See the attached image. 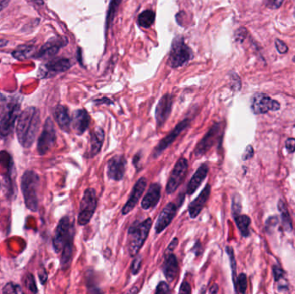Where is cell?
I'll return each mask as SVG.
<instances>
[{"label": "cell", "mask_w": 295, "mask_h": 294, "mask_svg": "<svg viewBox=\"0 0 295 294\" xmlns=\"http://www.w3.org/2000/svg\"><path fill=\"white\" fill-rule=\"evenodd\" d=\"M104 140H105V132L103 129L97 128L93 132H91V142H90L91 145L89 149L88 157H94L101 152Z\"/></svg>", "instance_id": "cell-23"}, {"label": "cell", "mask_w": 295, "mask_h": 294, "mask_svg": "<svg viewBox=\"0 0 295 294\" xmlns=\"http://www.w3.org/2000/svg\"><path fill=\"white\" fill-rule=\"evenodd\" d=\"M161 186L158 183H153L150 185L148 192L143 197L141 206L144 210L151 209L155 207L161 199Z\"/></svg>", "instance_id": "cell-19"}, {"label": "cell", "mask_w": 295, "mask_h": 294, "mask_svg": "<svg viewBox=\"0 0 295 294\" xmlns=\"http://www.w3.org/2000/svg\"><path fill=\"white\" fill-rule=\"evenodd\" d=\"M188 170V161L186 158L181 157L177 161L170 174V178L167 181L166 191L167 194H172L177 191L186 178Z\"/></svg>", "instance_id": "cell-9"}, {"label": "cell", "mask_w": 295, "mask_h": 294, "mask_svg": "<svg viewBox=\"0 0 295 294\" xmlns=\"http://www.w3.org/2000/svg\"><path fill=\"white\" fill-rule=\"evenodd\" d=\"M4 293H22V289L19 285L9 283L3 289Z\"/></svg>", "instance_id": "cell-35"}, {"label": "cell", "mask_w": 295, "mask_h": 294, "mask_svg": "<svg viewBox=\"0 0 295 294\" xmlns=\"http://www.w3.org/2000/svg\"><path fill=\"white\" fill-rule=\"evenodd\" d=\"M241 207L240 201L238 198H233V201H232V212H233V215H238L240 213Z\"/></svg>", "instance_id": "cell-41"}, {"label": "cell", "mask_w": 295, "mask_h": 294, "mask_svg": "<svg viewBox=\"0 0 295 294\" xmlns=\"http://www.w3.org/2000/svg\"><path fill=\"white\" fill-rule=\"evenodd\" d=\"M280 104L264 93H256L251 101V110L255 114H263L269 111L280 110Z\"/></svg>", "instance_id": "cell-11"}, {"label": "cell", "mask_w": 295, "mask_h": 294, "mask_svg": "<svg viewBox=\"0 0 295 294\" xmlns=\"http://www.w3.org/2000/svg\"><path fill=\"white\" fill-rule=\"evenodd\" d=\"M208 171H209V167H208L207 164H203V165H201V167H199L198 170L196 171V173L192 176L191 180L189 181L187 189H186V193L188 194V195H192V194L194 193L196 190L201 186V183L206 179Z\"/></svg>", "instance_id": "cell-22"}, {"label": "cell", "mask_w": 295, "mask_h": 294, "mask_svg": "<svg viewBox=\"0 0 295 294\" xmlns=\"http://www.w3.org/2000/svg\"><path fill=\"white\" fill-rule=\"evenodd\" d=\"M162 271L167 281L173 282L174 280L179 272V263L176 256L173 253L166 254Z\"/></svg>", "instance_id": "cell-21"}, {"label": "cell", "mask_w": 295, "mask_h": 294, "mask_svg": "<svg viewBox=\"0 0 295 294\" xmlns=\"http://www.w3.org/2000/svg\"><path fill=\"white\" fill-rule=\"evenodd\" d=\"M173 106V97L170 94H166L159 101L155 108V120L159 127L164 125L170 115Z\"/></svg>", "instance_id": "cell-15"}, {"label": "cell", "mask_w": 295, "mask_h": 294, "mask_svg": "<svg viewBox=\"0 0 295 294\" xmlns=\"http://www.w3.org/2000/svg\"><path fill=\"white\" fill-rule=\"evenodd\" d=\"M274 274L275 280L276 281H280V279L283 278L284 272H283V270L280 268V267H274Z\"/></svg>", "instance_id": "cell-45"}, {"label": "cell", "mask_w": 295, "mask_h": 294, "mask_svg": "<svg viewBox=\"0 0 295 294\" xmlns=\"http://www.w3.org/2000/svg\"><path fill=\"white\" fill-rule=\"evenodd\" d=\"M235 290L236 292L245 293L247 289V277L244 273H241L237 278V281L235 283Z\"/></svg>", "instance_id": "cell-31"}, {"label": "cell", "mask_w": 295, "mask_h": 294, "mask_svg": "<svg viewBox=\"0 0 295 294\" xmlns=\"http://www.w3.org/2000/svg\"><path fill=\"white\" fill-rule=\"evenodd\" d=\"M20 114V106L18 103L10 104L0 118V135L7 137L13 131Z\"/></svg>", "instance_id": "cell-10"}, {"label": "cell", "mask_w": 295, "mask_h": 294, "mask_svg": "<svg viewBox=\"0 0 295 294\" xmlns=\"http://www.w3.org/2000/svg\"><path fill=\"white\" fill-rule=\"evenodd\" d=\"M155 19V13L150 10H147V11H144L143 13H140V15L138 16L137 22L141 27L149 28L154 24Z\"/></svg>", "instance_id": "cell-28"}, {"label": "cell", "mask_w": 295, "mask_h": 294, "mask_svg": "<svg viewBox=\"0 0 295 294\" xmlns=\"http://www.w3.org/2000/svg\"><path fill=\"white\" fill-rule=\"evenodd\" d=\"M210 193L211 185L207 184L198 197L196 198L194 201H192V203L190 204V206H189V215H190L191 219H196L200 215V213H201V211H202L203 207H205V205H206L208 199H209Z\"/></svg>", "instance_id": "cell-18"}, {"label": "cell", "mask_w": 295, "mask_h": 294, "mask_svg": "<svg viewBox=\"0 0 295 294\" xmlns=\"http://www.w3.org/2000/svg\"><path fill=\"white\" fill-rule=\"evenodd\" d=\"M278 208L280 210V214L282 217V224L284 227L286 228V230H287V231H291L292 228V221H291V218L289 215L288 210H287L286 205L282 201H279Z\"/></svg>", "instance_id": "cell-30"}, {"label": "cell", "mask_w": 295, "mask_h": 294, "mask_svg": "<svg viewBox=\"0 0 295 294\" xmlns=\"http://www.w3.org/2000/svg\"><path fill=\"white\" fill-rule=\"evenodd\" d=\"M246 35V29H245V28H240V29H238V31H236V33H235V39H236L237 42L242 43V42L245 39Z\"/></svg>", "instance_id": "cell-38"}, {"label": "cell", "mask_w": 295, "mask_h": 294, "mask_svg": "<svg viewBox=\"0 0 295 294\" xmlns=\"http://www.w3.org/2000/svg\"><path fill=\"white\" fill-rule=\"evenodd\" d=\"M283 2H284V0H274V7L275 8H280L281 7V5H282Z\"/></svg>", "instance_id": "cell-49"}, {"label": "cell", "mask_w": 295, "mask_h": 294, "mask_svg": "<svg viewBox=\"0 0 295 294\" xmlns=\"http://www.w3.org/2000/svg\"><path fill=\"white\" fill-rule=\"evenodd\" d=\"M25 285L26 288L29 289V291H31V292H37V285H36V282H35V279H34L33 275L29 273L26 275L25 278Z\"/></svg>", "instance_id": "cell-34"}, {"label": "cell", "mask_w": 295, "mask_h": 294, "mask_svg": "<svg viewBox=\"0 0 295 294\" xmlns=\"http://www.w3.org/2000/svg\"><path fill=\"white\" fill-rule=\"evenodd\" d=\"M40 179L37 173L33 171H26L21 178V190L25 206L32 212H37L38 208V189Z\"/></svg>", "instance_id": "cell-3"}, {"label": "cell", "mask_w": 295, "mask_h": 294, "mask_svg": "<svg viewBox=\"0 0 295 294\" xmlns=\"http://www.w3.org/2000/svg\"><path fill=\"white\" fill-rule=\"evenodd\" d=\"M56 142V131L54 122L50 118L46 119L43 131L37 142V151L40 155H44L54 147Z\"/></svg>", "instance_id": "cell-8"}, {"label": "cell", "mask_w": 295, "mask_h": 294, "mask_svg": "<svg viewBox=\"0 0 295 294\" xmlns=\"http://www.w3.org/2000/svg\"><path fill=\"white\" fill-rule=\"evenodd\" d=\"M178 243H179V240H178V238H177V237L173 238V241L171 242L169 246L167 247V250H166V254H168V253H173V250L175 249L177 245H178Z\"/></svg>", "instance_id": "cell-46"}, {"label": "cell", "mask_w": 295, "mask_h": 294, "mask_svg": "<svg viewBox=\"0 0 295 294\" xmlns=\"http://www.w3.org/2000/svg\"><path fill=\"white\" fill-rule=\"evenodd\" d=\"M189 125H190V119H184L183 121L180 122L175 127L173 128V131H171L170 133L167 134L163 139L160 141V143L154 149L153 156L154 157L160 156L161 153H163L178 138L180 134L182 133V131H185L186 128L188 127Z\"/></svg>", "instance_id": "cell-12"}, {"label": "cell", "mask_w": 295, "mask_h": 294, "mask_svg": "<svg viewBox=\"0 0 295 294\" xmlns=\"http://www.w3.org/2000/svg\"><path fill=\"white\" fill-rule=\"evenodd\" d=\"M275 46H276L277 50H278L280 54H286V53L288 52V47H287L286 43L282 42L281 40H275Z\"/></svg>", "instance_id": "cell-39"}, {"label": "cell", "mask_w": 295, "mask_h": 294, "mask_svg": "<svg viewBox=\"0 0 295 294\" xmlns=\"http://www.w3.org/2000/svg\"><path fill=\"white\" fill-rule=\"evenodd\" d=\"M176 204H167V206L161 211L159 215L157 221L155 223V232L160 234L167 229V226L170 225L174 217L176 215Z\"/></svg>", "instance_id": "cell-16"}, {"label": "cell", "mask_w": 295, "mask_h": 294, "mask_svg": "<svg viewBox=\"0 0 295 294\" xmlns=\"http://www.w3.org/2000/svg\"><path fill=\"white\" fill-rule=\"evenodd\" d=\"M74 229L68 217H64L60 220L55 229V237L53 239V246L56 253H60L69 240L73 239Z\"/></svg>", "instance_id": "cell-6"}, {"label": "cell", "mask_w": 295, "mask_h": 294, "mask_svg": "<svg viewBox=\"0 0 295 294\" xmlns=\"http://www.w3.org/2000/svg\"><path fill=\"white\" fill-rule=\"evenodd\" d=\"M10 0H0V12L9 5Z\"/></svg>", "instance_id": "cell-47"}, {"label": "cell", "mask_w": 295, "mask_h": 294, "mask_svg": "<svg viewBox=\"0 0 295 294\" xmlns=\"http://www.w3.org/2000/svg\"><path fill=\"white\" fill-rule=\"evenodd\" d=\"M218 291H219V286H218V285H213L211 287L210 290H209L210 293H217Z\"/></svg>", "instance_id": "cell-48"}, {"label": "cell", "mask_w": 295, "mask_h": 294, "mask_svg": "<svg viewBox=\"0 0 295 294\" xmlns=\"http://www.w3.org/2000/svg\"><path fill=\"white\" fill-rule=\"evenodd\" d=\"M97 198L93 188H88L83 194L82 200L79 206L78 224L81 226L90 223L97 208Z\"/></svg>", "instance_id": "cell-4"}, {"label": "cell", "mask_w": 295, "mask_h": 294, "mask_svg": "<svg viewBox=\"0 0 295 294\" xmlns=\"http://www.w3.org/2000/svg\"><path fill=\"white\" fill-rule=\"evenodd\" d=\"M168 292H170V288L167 285V282H161L158 285H157V287H156V291H155V293L159 294V293H168Z\"/></svg>", "instance_id": "cell-40"}, {"label": "cell", "mask_w": 295, "mask_h": 294, "mask_svg": "<svg viewBox=\"0 0 295 294\" xmlns=\"http://www.w3.org/2000/svg\"><path fill=\"white\" fill-rule=\"evenodd\" d=\"M146 186V178H141L137 180V183L135 184L134 187H133V190L131 191V196L129 198L128 201L125 203V206L123 207V215H126V214L131 213L132 209L137 206V203L140 201L142 195L145 191Z\"/></svg>", "instance_id": "cell-14"}, {"label": "cell", "mask_w": 295, "mask_h": 294, "mask_svg": "<svg viewBox=\"0 0 295 294\" xmlns=\"http://www.w3.org/2000/svg\"><path fill=\"white\" fill-rule=\"evenodd\" d=\"M55 119L61 130L67 132L69 131L71 127V118L67 107L61 105L55 107Z\"/></svg>", "instance_id": "cell-24"}, {"label": "cell", "mask_w": 295, "mask_h": 294, "mask_svg": "<svg viewBox=\"0 0 295 294\" xmlns=\"http://www.w3.org/2000/svg\"><path fill=\"white\" fill-rule=\"evenodd\" d=\"M71 125L77 135H82L88 129L90 125V116L84 109L76 110L71 119Z\"/></svg>", "instance_id": "cell-17"}, {"label": "cell", "mask_w": 295, "mask_h": 294, "mask_svg": "<svg viewBox=\"0 0 295 294\" xmlns=\"http://www.w3.org/2000/svg\"><path fill=\"white\" fill-rule=\"evenodd\" d=\"M191 50L184 42L183 37H177L173 40L168 59V64L170 67L173 68L181 67L191 59Z\"/></svg>", "instance_id": "cell-5"}, {"label": "cell", "mask_w": 295, "mask_h": 294, "mask_svg": "<svg viewBox=\"0 0 295 294\" xmlns=\"http://www.w3.org/2000/svg\"><path fill=\"white\" fill-rule=\"evenodd\" d=\"M226 252H227V255H228L229 258H230V262H231V270H232V279H233V283H236L237 281V277H236V270H237V263H236V260H235L234 252L233 249L231 247H227L226 248Z\"/></svg>", "instance_id": "cell-33"}, {"label": "cell", "mask_w": 295, "mask_h": 294, "mask_svg": "<svg viewBox=\"0 0 295 294\" xmlns=\"http://www.w3.org/2000/svg\"><path fill=\"white\" fill-rule=\"evenodd\" d=\"M35 47L32 45H22L13 52V56L17 60L22 61L33 55Z\"/></svg>", "instance_id": "cell-29"}, {"label": "cell", "mask_w": 295, "mask_h": 294, "mask_svg": "<svg viewBox=\"0 0 295 294\" xmlns=\"http://www.w3.org/2000/svg\"><path fill=\"white\" fill-rule=\"evenodd\" d=\"M126 159L123 155H115L107 162V177L114 181H119L124 178L126 170Z\"/></svg>", "instance_id": "cell-13"}, {"label": "cell", "mask_w": 295, "mask_h": 294, "mask_svg": "<svg viewBox=\"0 0 295 294\" xmlns=\"http://www.w3.org/2000/svg\"><path fill=\"white\" fill-rule=\"evenodd\" d=\"M41 125L39 110L28 107L19 116L16 133L19 143L24 148H31L37 137Z\"/></svg>", "instance_id": "cell-1"}, {"label": "cell", "mask_w": 295, "mask_h": 294, "mask_svg": "<svg viewBox=\"0 0 295 294\" xmlns=\"http://www.w3.org/2000/svg\"><path fill=\"white\" fill-rule=\"evenodd\" d=\"M0 164L7 167L12 166V159L6 152H0Z\"/></svg>", "instance_id": "cell-37"}, {"label": "cell", "mask_w": 295, "mask_h": 294, "mask_svg": "<svg viewBox=\"0 0 295 294\" xmlns=\"http://www.w3.org/2000/svg\"><path fill=\"white\" fill-rule=\"evenodd\" d=\"M141 265H142V256L137 255V257L135 258L133 262H132V265H131V273L133 275H137L138 272L140 271Z\"/></svg>", "instance_id": "cell-36"}, {"label": "cell", "mask_w": 295, "mask_h": 294, "mask_svg": "<svg viewBox=\"0 0 295 294\" xmlns=\"http://www.w3.org/2000/svg\"><path fill=\"white\" fill-rule=\"evenodd\" d=\"M66 43H65L64 40L61 38H52L41 48L37 54V58L46 59V58L55 56L61 47H63Z\"/></svg>", "instance_id": "cell-20"}, {"label": "cell", "mask_w": 295, "mask_h": 294, "mask_svg": "<svg viewBox=\"0 0 295 294\" xmlns=\"http://www.w3.org/2000/svg\"><path fill=\"white\" fill-rule=\"evenodd\" d=\"M121 2V0H112V2L110 4L109 9H108V13H107V28L108 29L110 24L113 21L114 15H115L116 11L119 7V4Z\"/></svg>", "instance_id": "cell-32"}, {"label": "cell", "mask_w": 295, "mask_h": 294, "mask_svg": "<svg viewBox=\"0 0 295 294\" xmlns=\"http://www.w3.org/2000/svg\"><path fill=\"white\" fill-rule=\"evenodd\" d=\"M179 292H180V293H192V288H191V286L189 285L188 282H183L182 285L180 286Z\"/></svg>", "instance_id": "cell-43"}, {"label": "cell", "mask_w": 295, "mask_h": 294, "mask_svg": "<svg viewBox=\"0 0 295 294\" xmlns=\"http://www.w3.org/2000/svg\"><path fill=\"white\" fill-rule=\"evenodd\" d=\"M254 155V149H253L252 146L249 145L247 147L245 151H244V155H243V160L247 161L250 160L253 157Z\"/></svg>", "instance_id": "cell-42"}, {"label": "cell", "mask_w": 295, "mask_h": 294, "mask_svg": "<svg viewBox=\"0 0 295 294\" xmlns=\"http://www.w3.org/2000/svg\"><path fill=\"white\" fill-rule=\"evenodd\" d=\"M223 135L222 123H216L211 127L205 137L201 140L198 145L195 148V155L201 157L206 155L213 146L215 145L219 140L221 139Z\"/></svg>", "instance_id": "cell-7"}, {"label": "cell", "mask_w": 295, "mask_h": 294, "mask_svg": "<svg viewBox=\"0 0 295 294\" xmlns=\"http://www.w3.org/2000/svg\"><path fill=\"white\" fill-rule=\"evenodd\" d=\"M73 238L69 240L64 248L62 249V254H61V268L66 270L70 266L72 257H73Z\"/></svg>", "instance_id": "cell-26"}, {"label": "cell", "mask_w": 295, "mask_h": 294, "mask_svg": "<svg viewBox=\"0 0 295 294\" xmlns=\"http://www.w3.org/2000/svg\"><path fill=\"white\" fill-rule=\"evenodd\" d=\"M234 218L238 230L240 231L241 235L244 237H249L250 236V225L251 223L250 217L238 214V215L234 216Z\"/></svg>", "instance_id": "cell-27"}, {"label": "cell", "mask_w": 295, "mask_h": 294, "mask_svg": "<svg viewBox=\"0 0 295 294\" xmlns=\"http://www.w3.org/2000/svg\"><path fill=\"white\" fill-rule=\"evenodd\" d=\"M71 67L72 64L68 59L61 58L49 61V63L46 65V71L54 73H62L67 71Z\"/></svg>", "instance_id": "cell-25"}, {"label": "cell", "mask_w": 295, "mask_h": 294, "mask_svg": "<svg viewBox=\"0 0 295 294\" xmlns=\"http://www.w3.org/2000/svg\"><path fill=\"white\" fill-rule=\"evenodd\" d=\"M286 148L289 153L295 152V138H289L286 140Z\"/></svg>", "instance_id": "cell-44"}, {"label": "cell", "mask_w": 295, "mask_h": 294, "mask_svg": "<svg viewBox=\"0 0 295 294\" xmlns=\"http://www.w3.org/2000/svg\"><path fill=\"white\" fill-rule=\"evenodd\" d=\"M152 219H147L143 222H136L128 230V250L130 255L134 257L142 249L149 236L152 226Z\"/></svg>", "instance_id": "cell-2"}]
</instances>
